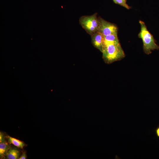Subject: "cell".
Segmentation results:
<instances>
[{
	"mask_svg": "<svg viewBox=\"0 0 159 159\" xmlns=\"http://www.w3.org/2000/svg\"><path fill=\"white\" fill-rule=\"evenodd\" d=\"M9 145L7 143L5 142L0 143V155L1 157H3L5 155L8 150Z\"/></svg>",
	"mask_w": 159,
	"mask_h": 159,
	"instance_id": "9c48e42d",
	"label": "cell"
},
{
	"mask_svg": "<svg viewBox=\"0 0 159 159\" xmlns=\"http://www.w3.org/2000/svg\"><path fill=\"white\" fill-rule=\"evenodd\" d=\"M91 37L93 45L102 52L104 48V36L97 31L91 36Z\"/></svg>",
	"mask_w": 159,
	"mask_h": 159,
	"instance_id": "5b68a950",
	"label": "cell"
},
{
	"mask_svg": "<svg viewBox=\"0 0 159 159\" xmlns=\"http://www.w3.org/2000/svg\"><path fill=\"white\" fill-rule=\"evenodd\" d=\"M102 53L103 60L107 64L120 60L125 56L120 42L105 46Z\"/></svg>",
	"mask_w": 159,
	"mask_h": 159,
	"instance_id": "6da1fadb",
	"label": "cell"
},
{
	"mask_svg": "<svg viewBox=\"0 0 159 159\" xmlns=\"http://www.w3.org/2000/svg\"><path fill=\"white\" fill-rule=\"evenodd\" d=\"M4 138L3 134L1 132L0 133V143L4 142Z\"/></svg>",
	"mask_w": 159,
	"mask_h": 159,
	"instance_id": "8fae6325",
	"label": "cell"
},
{
	"mask_svg": "<svg viewBox=\"0 0 159 159\" xmlns=\"http://www.w3.org/2000/svg\"><path fill=\"white\" fill-rule=\"evenodd\" d=\"M19 151L15 148H10L8 150L6 157L9 159H16L19 158Z\"/></svg>",
	"mask_w": 159,
	"mask_h": 159,
	"instance_id": "52a82bcc",
	"label": "cell"
},
{
	"mask_svg": "<svg viewBox=\"0 0 159 159\" xmlns=\"http://www.w3.org/2000/svg\"><path fill=\"white\" fill-rule=\"evenodd\" d=\"M156 133L158 136L159 137V127L156 130Z\"/></svg>",
	"mask_w": 159,
	"mask_h": 159,
	"instance_id": "4fadbf2b",
	"label": "cell"
},
{
	"mask_svg": "<svg viewBox=\"0 0 159 159\" xmlns=\"http://www.w3.org/2000/svg\"><path fill=\"white\" fill-rule=\"evenodd\" d=\"M115 4L119 5L128 9H129L131 7L127 3L126 0H112Z\"/></svg>",
	"mask_w": 159,
	"mask_h": 159,
	"instance_id": "30bf717a",
	"label": "cell"
},
{
	"mask_svg": "<svg viewBox=\"0 0 159 159\" xmlns=\"http://www.w3.org/2000/svg\"><path fill=\"white\" fill-rule=\"evenodd\" d=\"M139 22L141 26V30L138 36L142 40L144 52L149 54L151 53L152 50H159V46L156 44L153 35L148 30L145 23L141 20Z\"/></svg>",
	"mask_w": 159,
	"mask_h": 159,
	"instance_id": "7a4b0ae2",
	"label": "cell"
},
{
	"mask_svg": "<svg viewBox=\"0 0 159 159\" xmlns=\"http://www.w3.org/2000/svg\"><path fill=\"white\" fill-rule=\"evenodd\" d=\"M79 21L82 27L90 36L98 31L99 19L97 13L90 15L82 16Z\"/></svg>",
	"mask_w": 159,
	"mask_h": 159,
	"instance_id": "3957f363",
	"label": "cell"
},
{
	"mask_svg": "<svg viewBox=\"0 0 159 159\" xmlns=\"http://www.w3.org/2000/svg\"><path fill=\"white\" fill-rule=\"evenodd\" d=\"M26 153L25 152H24L22 154L21 156L19 159H25L26 158Z\"/></svg>",
	"mask_w": 159,
	"mask_h": 159,
	"instance_id": "7c38bea8",
	"label": "cell"
},
{
	"mask_svg": "<svg viewBox=\"0 0 159 159\" xmlns=\"http://www.w3.org/2000/svg\"><path fill=\"white\" fill-rule=\"evenodd\" d=\"M120 42L118 38L117 33L112 34L104 36V44L105 46L112 44Z\"/></svg>",
	"mask_w": 159,
	"mask_h": 159,
	"instance_id": "8992f818",
	"label": "cell"
},
{
	"mask_svg": "<svg viewBox=\"0 0 159 159\" xmlns=\"http://www.w3.org/2000/svg\"><path fill=\"white\" fill-rule=\"evenodd\" d=\"M8 143L18 148H22L25 146L23 142L11 137L8 136Z\"/></svg>",
	"mask_w": 159,
	"mask_h": 159,
	"instance_id": "ba28073f",
	"label": "cell"
},
{
	"mask_svg": "<svg viewBox=\"0 0 159 159\" xmlns=\"http://www.w3.org/2000/svg\"><path fill=\"white\" fill-rule=\"evenodd\" d=\"M99 26L98 32L104 36L117 33L118 28L115 24L108 22L99 16Z\"/></svg>",
	"mask_w": 159,
	"mask_h": 159,
	"instance_id": "277c9868",
	"label": "cell"
}]
</instances>
